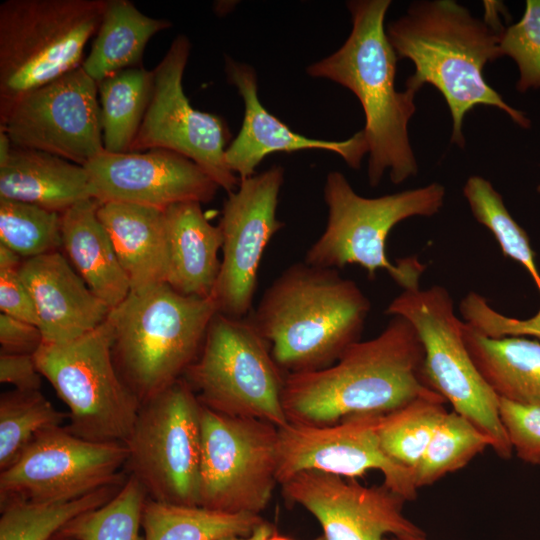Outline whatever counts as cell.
<instances>
[{
	"mask_svg": "<svg viewBox=\"0 0 540 540\" xmlns=\"http://www.w3.org/2000/svg\"><path fill=\"white\" fill-rule=\"evenodd\" d=\"M495 12L480 19L454 0H420L386 28L398 59L407 58L415 66L406 88L418 92L430 84L442 94L452 117L451 142L460 148L465 146L464 117L477 105L496 107L519 126L530 127L526 115L508 105L483 77L485 65L501 57L504 27Z\"/></svg>",
	"mask_w": 540,
	"mask_h": 540,
	"instance_id": "cell-1",
	"label": "cell"
},
{
	"mask_svg": "<svg viewBox=\"0 0 540 540\" xmlns=\"http://www.w3.org/2000/svg\"><path fill=\"white\" fill-rule=\"evenodd\" d=\"M423 364L416 329L407 319L391 316L382 332L352 344L333 365L287 374L282 395L286 418L296 425L323 427L440 396L426 384Z\"/></svg>",
	"mask_w": 540,
	"mask_h": 540,
	"instance_id": "cell-2",
	"label": "cell"
},
{
	"mask_svg": "<svg viewBox=\"0 0 540 540\" xmlns=\"http://www.w3.org/2000/svg\"><path fill=\"white\" fill-rule=\"evenodd\" d=\"M390 5V0L348 1L352 19L348 38L337 51L306 68L311 77L346 87L361 103L369 154L367 176L372 187L381 182L386 171L396 185L418 172L408 135L417 92L395 87L399 59L384 27Z\"/></svg>",
	"mask_w": 540,
	"mask_h": 540,
	"instance_id": "cell-3",
	"label": "cell"
},
{
	"mask_svg": "<svg viewBox=\"0 0 540 540\" xmlns=\"http://www.w3.org/2000/svg\"><path fill=\"white\" fill-rule=\"evenodd\" d=\"M371 303L337 269L296 262L264 291L249 319L286 373L333 365L360 341Z\"/></svg>",
	"mask_w": 540,
	"mask_h": 540,
	"instance_id": "cell-4",
	"label": "cell"
},
{
	"mask_svg": "<svg viewBox=\"0 0 540 540\" xmlns=\"http://www.w3.org/2000/svg\"><path fill=\"white\" fill-rule=\"evenodd\" d=\"M216 313L212 297L183 295L167 283L131 291L111 310L114 363L140 405L183 378Z\"/></svg>",
	"mask_w": 540,
	"mask_h": 540,
	"instance_id": "cell-5",
	"label": "cell"
},
{
	"mask_svg": "<svg viewBox=\"0 0 540 540\" xmlns=\"http://www.w3.org/2000/svg\"><path fill=\"white\" fill-rule=\"evenodd\" d=\"M446 190L437 182L426 186L367 198L357 194L346 177L327 174L323 197L328 207L326 227L307 250L304 261L320 267L340 269L348 264L364 268L370 279L385 270L405 289L419 286L425 265L417 257L393 264L386 255V240L399 222L414 216L431 217L444 204Z\"/></svg>",
	"mask_w": 540,
	"mask_h": 540,
	"instance_id": "cell-6",
	"label": "cell"
},
{
	"mask_svg": "<svg viewBox=\"0 0 540 540\" xmlns=\"http://www.w3.org/2000/svg\"><path fill=\"white\" fill-rule=\"evenodd\" d=\"M108 0L0 5V120L27 93L81 67Z\"/></svg>",
	"mask_w": 540,
	"mask_h": 540,
	"instance_id": "cell-7",
	"label": "cell"
},
{
	"mask_svg": "<svg viewBox=\"0 0 540 540\" xmlns=\"http://www.w3.org/2000/svg\"><path fill=\"white\" fill-rule=\"evenodd\" d=\"M385 314L401 316L416 329L424 348L426 384L489 438L497 456L509 459L513 448L500 419V398L467 350L463 322L454 313L448 290L441 285L405 289Z\"/></svg>",
	"mask_w": 540,
	"mask_h": 540,
	"instance_id": "cell-8",
	"label": "cell"
},
{
	"mask_svg": "<svg viewBox=\"0 0 540 540\" xmlns=\"http://www.w3.org/2000/svg\"><path fill=\"white\" fill-rule=\"evenodd\" d=\"M286 375L248 316L217 312L183 378L203 406L280 428L289 423L282 403Z\"/></svg>",
	"mask_w": 540,
	"mask_h": 540,
	"instance_id": "cell-9",
	"label": "cell"
},
{
	"mask_svg": "<svg viewBox=\"0 0 540 540\" xmlns=\"http://www.w3.org/2000/svg\"><path fill=\"white\" fill-rule=\"evenodd\" d=\"M112 346L107 318L72 341L43 342L34 354L40 374L69 408L65 427L85 440L124 443L140 408L116 369Z\"/></svg>",
	"mask_w": 540,
	"mask_h": 540,
	"instance_id": "cell-10",
	"label": "cell"
},
{
	"mask_svg": "<svg viewBox=\"0 0 540 540\" xmlns=\"http://www.w3.org/2000/svg\"><path fill=\"white\" fill-rule=\"evenodd\" d=\"M202 404L184 378L140 405L125 472L148 498L198 506Z\"/></svg>",
	"mask_w": 540,
	"mask_h": 540,
	"instance_id": "cell-11",
	"label": "cell"
},
{
	"mask_svg": "<svg viewBox=\"0 0 540 540\" xmlns=\"http://www.w3.org/2000/svg\"><path fill=\"white\" fill-rule=\"evenodd\" d=\"M278 446L275 425L202 405L198 506L260 515L279 484Z\"/></svg>",
	"mask_w": 540,
	"mask_h": 540,
	"instance_id": "cell-12",
	"label": "cell"
},
{
	"mask_svg": "<svg viewBox=\"0 0 540 540\" xmlns=\"http://www.w3.org/2000/svg\"><path fill=\"white\" fill-rule=\"evenodd\" d=\"M127 455L123 442L85 440L64 425L44 429L0 472V507L73 500L122 481Z\"/></svg>",
	"mask_w": 540,
	"mask_h": 540,
	"instance_id": "cell-13",
	"label": "cell"
},
{
	"mask_svg": "<svg viewBox=\"0 0 540 540\" xmlns=\"http://www.w3.org/2000/svg\"><path fill=\"white\" fill-rule=\"evenodd\" d=\"M191 43L177 35L162 60L152 70L153 87L143 121L130 152L167 149L199 165L227 193L239 178L225 159L231 134L223 118L191 106L183 89V74Z\"/></svg>",
	"mask_w": 540,
	"mask_h": 540,
	"instance_id": "cell-14",
	"label": "cell"
},
{
	"mask_svg": "<svg viewBox=\"0 0 540 540\" xmlns=\"http://www.w3.org/2000/svg\"><path fill=\"white\" fill-rule=\"evenodd\" d=\"M0 129L14 146L84 166L105 151L98 84L79 67L21 97Z\"/></svg>",
	"mask_w": 540,
	"mask_h": 540,
	"instance_id": "cell-15",
	"label": "cell"
},
{
	"mask_svg": "<svg viewBox=\"0 0 540 540\" xmlns=\"http://www.w3.org/2000/svg\"><path fill=\"white\" fill-rule=\"evenodd\" d=\"M283 182V167L274 165L241 179L237 190L228 193L218 225L223 256L211 296L221 314L244 318L252 309L264 250L284 226L276 216Z\"/></svg>",
	"mask_w": 540,
	"mask_h": 540,
	"instance_id": "cell-16",
	"label": "cell"
},
{
	"mask_svg": "<svg viewBox=\"0 0 540 540\" xmlns=\"http://www.w3.org/2000/svg\"><path fill=\"white\" fill-rule=\"evenodd\" d=\"M381 415H354L323 427L288 423L278 428L279 484L304 470L351 479L378 470L383 484L406 501L414 500L418 492L414 473L389 459L380 447Z\"/></svg>",
	"mask_w": 540,
	"mask_h": 540,
	"instance_id": "cell-17",
	"label": "cell"
},
{
	"mask_svg": "<svg viewBox=\"0 0 540 540\" xmlns=\"http://www.w3.org/2000/svg\"><path fill=\"white\" fill-rule=\"evenodd\" d=\"M280 485L286 500L318 520L324 540H384L425 534L404 516L406 500L383 483L365 486L355 479L304 470Z\"/></svg>",
	"mask_w": 540,
	"mask_h": 540,
	"instance_id": "cell-18",
	"label": "cell"
},
{
	"mask_svg": "<svg viewBox=\"0 0 540 540\" xmlns=\"http://www.w3.org/2000/svg\"><path fill=\"white\" fill-rule=\"evenodd\" d=\"M92 197L166 209L170 205L214 199L219 186L195 162L167 149L104 151L84 165Z\"/></svg>",
	"mask_w": 540,
	"mask_h": 540,
	"instance_id": "cell-19",
	"label": "cell"
},
{
	"mask_svg": "<svg viewBox=\"0 0 540 540\" xmlns=\"http://www.w3.org/2000/svg\"><path fill=\"white\" fill-rule=\"evenodd\" d=\"M225 73L244 103L241 129L225 153L227 166L239 180L253 176L259 163L274 152L324 150L338 154L351 168L361 166L364 155L368 153L363 130L342 141L303 136L291 130L262 105L258 98L257 74L252 66L226 56Z\"/></svg>",
	"mask_w": 540,
	"mask_h": 540,
	"instance_id": "cell-20",
	"label": "cell"
},
{
	"mask_svg": "<svg viewBox=\"0 0 540 540\" xmlns=\"http://www.w3.org/2000/svg\"><path fill=\"white\" fill-rule=\"evenodd\" d=\"M19 275L32 298L46 343L77 339L100 326L112 310L59 251L23 259Z\"/></svg>",
	"mask_w": 540,
	"mask_h": 540,
	"instance_id": "cell-21",
	"label": "cell"
},
{
	"mask_svg": "<svg viewBox=\"0 0 540 540\" xmlns=\"http://www.w3.org/2000/svg\"><path fill=\"white\" fill-rule=\"evenodd\" d=\"M165 209L125 202H100L98 217L105 227L130 292L166 283L168 246Z\"/></svg>",
	"mask_w": 540,
	"mask_h": 540,
	"instance_id": "cell-22",
	"label": "cell"
},
{
	"mask_svg": "<svg viewBox=\"0 0 540 540\" xmlns=\"http://www.w3.org/2000/svg\"><path fill=\"white\" fill-rule=\"evenodd\" d=\"M200 202H180L165 212L168 273L166 283L177 292L212 296L221 267L222 233L203 213Z\"/></svg>",
	"mask_w": 540,
	"mask_h": 540,
	"instance_id": "cell-23",
	"label": "cell"
},
{
	"mask_svg": "<svg viewBox=\"0 0 540 540\" xmlns=\"http://www.w3.org/2000/svg\"><path fill=\"white\" fill-rule=\"evenodd\" d=\"M0 198L63 213L93 198L84 166L40 150L12 148L0 163Z\"/></svg>",
	"mask_w": 540,
	"mask_h": 540,
	"instance_id": "cell-24",
	"label": "cell"
},
{
	"mask_svg": "<svg viewBox=\"0 0 540 540\" xmlns=\"http://www.w3.org/2000/svg\"><path fill=\"white\" fill-rule=\"evenodd\" d=\"M99 205L90 198L61 213V247L89 289L113 309L129 295L130 284L98 217Z\"/></svg>",
	"mask_w": 540,
	"mask_h": 540,
	"instance_id": "cell-25",
	"label": "cell"
},
{
	"mask_svg": "<svg viewBox=\"0 0 540 540\" xmlns=\"http://www.w3.org/2000/svg\"><path fill=\"white\" fill-rule=\"evenodd\" d=\"M462 335L473 362L499 398L540 405V342L489 337L466 322Z\"/></svg>",
	"mask_w": 540,
	"mask_h": 540,
	"instance_id": "cell-26",
	"label": "cell"
},
{
	"mask_svg": "<svg viewBox=\"0 0 540 540\" xmlns=\"http://www.w3.org/2000/svg\"><path fill=\"white\" fill-rule=\"evenodd\" d=\"M171 26L168 19L147 16L129 0H108L81 67L99 83L121 70L141 66L149 40Z\"/></svg>",
	"mask_w": 540,
	"mask_h": 540,
	"instance_id": "cell-27",
	"label": "cell"
},
{
	"mask_svg": "<svg viewBox=\"0 0 540 540\" xmlns=\"http://www.w3.org/2000/svg\"><path fill=\"white\" fill-rule=\"evenodd\" d=\"M265 520L258 514L225 513L200 506L147 498L141 527L144 540H221L249 537Z\"/></svg>",
	"mask_w": 540,
	"mask_h": 540,
	"instance_id": "cell-28",
	"label": "cell"
},
{
	"mask_svg": "<svg viewBox=\"0 0 540 540\" xmlns=\"http://www.w3.org/2000/svg\"><path fill=\"white\" fill-rule=\"evenodd\" d=\"M97 84L104 149L130 152L150 102L153 72L131 67Z\"/></svg>",
	"mask_w": 540,
	"mask_h": 540,
	"instance_id": "cell-29",
	"label": "cell"
},
{
	"mask_svg": "<svg viewBox=\"0 0 540 540\" xmlns=\"http://www.w3.org/2000/svg\"><path fill=\"white\" fill-rule=\"evenodd\" d=\"M122 480L59 502H13L0 507V540H52L70 521L112 499Z\"/></svg>",
	"mask_w": 540,
	"mask_h": 540,
	"instance_id": "cell-30",
	"label": "cell"
},
{
	"mask_svg": "<svg viewBox=\"0 0 540 540\" xmlns=\"http://www.w3.org/2000/svg\"><path fill=\"white\" fill-rule=\"evenodd\" d=\"M445 403L440 396L421 397L382 414L377 434L384 454L414 473L434 432L447 414Z\"/></svg>",
	"mask_w": 540,
	"mask_h": 540,
	"instance_id": "cell-31",
	"label": "cell"
},
{
	"mask_svg": "<svg viewBox=\"0 0 540 540\" xmlns=\"http://www.w3.org/2000/svg\"><path fill=\"white\" fill-rule=\"evenodd\" d=\"M463 195L477 222L493 234L504 256L515 260L525 268L540 292L536 254L531 247L528 234L510 215L501 194L489 180L473 175L467 179ZM533 319L540 326V310Z\"/></svg>",
	"mask_w": 540,
	"mask_h": 540,
	"instance_id": "cell-32",
	"label": "cell"
},
{
	"mask_svg": "<svg viewBox=\"0 0 540 540\" xmlns=\"http://www.w3.org/2000/svg\"><path fill=\"white\" fill-rule=\"evenodd\" d=\"M58 411L40 390L14 389L0 396V472L10 467L42 430L63 425Z\"/></svg>",
	"mask_w": 540,
	"mask_h": 540,
	"instance_id": "cell-33",
	"label": "cell"
},
{
	"mask_svg": "<svg viewBox=\"0 0 540 540\" xmlns=\"http://www.w3.org/2000/svg\"><path fill=\"white\" fill-rule=\"evenodd\" d=\"M488 447L491 442L484 433L458 413L447 412L415 469L417 489L465 467Z\"/></svg>",
	"mask_w": 540,
	"mask_h": 540,
	"instance_id": "cell-34",
	"label": "cell"
},
{
	"mask_svg": "<svg viewBox=\"0 0 540 540\" xmlns=\"http://www.w3.org/2000/svg\"><path fill=\"white\" fill-rule=\"evenodd\" d=\"M147 498L142 485L128 475L112 499L74 518L60 532L76 540H144L140 529Z\"/></svg>",
	"mask_w": 540,
	"mask_h": 540,
	"instance_id": "cell-35",
	"label": "cell"
},
{
	"mask_svg": "<svg viewBox=\"0 0 540 540\" xmlns=\"http://www.w3.org/2000/svg\"><path fill=\"white\" fill-rule=\"evenodd\" d=\"M0 244L23 259L58 251L61 214L30 203L0 198Z\"/></svg>",
	"mask_w": 540,
	"mask_h": 540,
	"instance_id": "cell-36",
	"label": "cell"
},
{
	"mask_svg": "<svg viewBox=\"0 0 540 540\" xmlns=\"http://www.w3.org/2000/svg\"><path fill=\"white\" fill-rule=\"evenodd\" d=\"M501 56L511 57L519 69L516 88L525 92L540 87V0H527L522 18L504 28L499 41Z\"/></svg>",
	"mask_w": 540,
	"mask_h": 540,
	"instance_id": "cell-37",
	"label": "cell"
},
{
	"mask_svg": "<svg viewBox=\"0 0 540 540\" xmlns=\"http://www.w3.org/2000/svg\"><path fill=\"white\" fill-rule=\"evenodd\" d=\"M499 413L518 458L529 464L540 465V405L500 398Z\"/></svg>",
	"mask_w": 540,
	"mask_h": 540,
	"instance_id": "cell-38",
	"label": "cell"
},
{
	"mask_svg": "<svg viewBox=\"0 0 540 540\" xmlns=\"http://www.w3.org/2000/svg\"><path fill=\"white\" fill-rule=\"evenodd\" d=\"M23 258L0 244V310L1 313L37 325L32 298L19 275Z\"/></svg>",
	"mask_w": 540,
	"mask_h": 540,
	"instance_id": "cell-39",
	"label": "cell"
},
{
	"mask_svg": "<svg viewBox=\"0 0 540 540\" xmlns=\"http://www.w3.org/2000/svg\"><path fill=\"white\" fill-rule=\"evenodd\" d=\"M43 342V335L37 325L1 313V352L34 355Z\"/></svg>",
	"mask_w": 540,
	"mask_h": 540,
	"instance_id": "cell-40",
	"label": "cell"
},
{
	"mask_svg": "<svg viewBox=\"0 0 540 540\" xmlns=\"http://www.w3.org/2000/svg\"><path fill=\"white\" fill-rule=\"evenodd\" d=\"M41 374L34 355L0 352V382L18 390H39Z\"/></svg>",
	"mask_w": 540,
	"mask_h": 540,
	"instance_id": "cell-41",
	"label": "cell"
},
{
	"mask_svg": "<svg viewBox=\"0 0 540 540\" xmlns=\"http://www.w3.org/2000/svg\"><path fill=\"white\" fill-rule=\"evenodd\" d=\"M275 533L274 526L265 521L249 537H227L221 540H264Z\"/></svg>",
	"mask_w": 540,
	"mask_h": 540,
	"instance_id": "cell-42",
	"label": "cell"
},
{
	"mask_svg": "<svg viewBox=\"0 0 540 540\" xmlns=\"http://www.w3.org/2000/svg\"><path fill=\"white\" fill-rule=\"evenodd\" d=\"M384 540H428L425 534L422 535H404V536H390Z\"/></svg>",
	"mask_w": 540,
	"mask_h": 540,
	"instance_id": "cell-43",
	"label": "cell"
},
{
	"mask_svg": "<svg viewBox=\"0 0 540 540\" xmlns=\"http://www.w3.org/2000/svg\"><path fill=\"white\" fill-rule=\"evenodd\" d=\"M264 540H292V539L288 538L286 536H282V535H278V534L274 533L273 535L267 537Z\"/></svg>",
	"mask_w": 540,
	"mask_h": 540,
	"instance_id": "cell-44",
	"label": "cell"
},
{
	"mask_svg": "<svg viewBox=\"0 0 540 540\" xmlns=\"http://www.w3.org/2000/svg\"><path fill=\"white\" fill-rule=\"evenodd\" d=\"M52 540H76V539L59 532Z\"/></svg>",
	"mask_w": 540,
	"mask_h": 540,
	"instance_id": "cell-45",
	"label": "cell"
}]
</instances>
